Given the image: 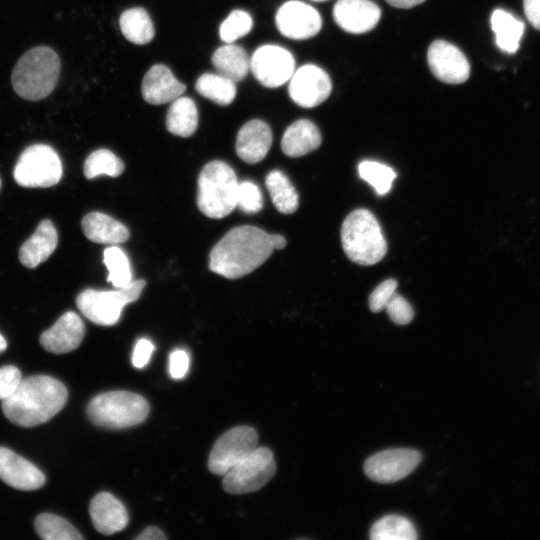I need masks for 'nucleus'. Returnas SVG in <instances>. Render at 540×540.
<instances>
[{"label": "nucleus", "mask_w": 540, "mask_h": 540, "mask_svg": "<svg viewBox=\"0 0 540 540\" xmlns=\"http://www.w3.org/2000/svg\"><path fill=\"white\" fill-rule=\"evenodd\" d=\"M211 61L218 74L235 83L243 80L250 70V59L246 50L232 43L216 49Z\"/></svg>", "instance_id": "nucleus-25"}, {"label": "nucleus", "mask_w": 540, "mask_h": 540, "mask_svg": "<svg viewBox=\"0 0 540 540\" xmlns=\"http://www.w3.org/2000/svg\"><path fill=\"white\" fill-rule=\"evenodd\" d=\"M39 537L45 540H79L83 536L66 519L50 514L38 515L34 522Z\"/></svg>", "instance_id": "nucleus-32"}, {"label": "nucleus", "mask_w": 540, "mask_h": 540, "mask_svg": "<svg viewBox=\"0 0 540 540\" xmlns=\"http://www.w3.org/2000/svg\"><path fill=\"white\" fill-rule=\"evenodd\" d=\"M147 400L130 391H109L91 399L87 415L97 426L122 429L138 425L149 414Z\"/></svg>", "instance_id": "nucleus-6"}, {"label": "nucleus", "mask_w": 540, "mask_h": 540, "mask_svg": "<svg viewBox=\"0 0 540 540\" xmlns=\"http://www.w3.org/2000/svg\"><path fill=\"white\" fill-rule=\"evenodd\" d=\"M275 473L273 452L267 447H257L223 475V488L235 495L254 492L265 486Z\"/></svg>", "instance_id": "nucleus-9"}, {"label": "nucleus", "mask_w": 540, "mask_h": 540, "mask_svg": "<svg viewBox=\"0 0 540 540\" xmlns=\"http://www.w3.org/2000/svg\"><path fill=\"white\" fill-rule=\"evenodd\" d=\"M421 460V453L414 449H387L370 456L364 464V472L375 482L393 483L412 473Z\"/></svg>", "instance_id": "nucleus-11"}, {"label": "nucleus", "mask_w": 540, "mask_h": 540, "mask_svg": "<svg viewBox=\"0 0 540 540\" xmlns=\"http://www.w3.org/2000/svg\"><path fill=\"white\" fill-rule=\"evenodd\" d=\"M61 72L58 54L48 46H36L25 52L15 64L11 82L16 94L28 101L48 97Z\"/></svg>", "instance_id": "nucleus-3"}, {"label": "nucleus", "mask_w": 540, "mask_h": 540, "mask_svg": "<svg viewBox=\"0 0 540 540\" xmlns=\"http://www.w3.org/2000/svg\"><path fill=\"white\" fill-rule=\"evenodd\" d=\"M68 391L56 378L33 375L22 378L16 390L2 400L6 418L21 427L47 422L66 404Z\"/></svg>", "instance_id": "nucleus-1"}, {"label": "nucleus", "mask_w": 540, "mask_h": 540, "mask_svg": "<svg viewBox=\"0 0 540 540\" xmlns=\"http://www.w3.org/2000/svg\"><path fill=\"white\" fill-rule=\"evenodd\" d=\"M22 375L20 370L13 365L0 368V400L8 398L17 388Z\"/></svg>", "instance_id": "nucleus-40"}, {"label": "nucleus", "mask_w": 540, "mask_h": 540, "mask_svg": "<svg viewBox=\"0 0 540 540\" xmlns=\"http://www.w3.org/2000/svg\"><path fill=\"white\" fill-rule=\"evenodd\" d=\"M253 26L250 14L243 10H234L219 27L220 39L225 43H233L247 35Z\"/></svg>", "instance_id": "nucleus-36"}, {"label": "nucleus", "mask_w": 540, "mask_h": 540, "mask_svg": "<svg viewBox=\"0 0 540 540\" xmlns=\"http://www.w3.org/2000/svg\"><path fill=\"white\" fill-rule=\"evenodd\" d=\"M63 174L56 151L46 144L27 147L19 156L13 176L16 183L27 188H46L56 185Z\"/></svg>", "instance_id": "nucleus-8"}, {"label": "nucleus", "mask_w": 540, "mask_h": 540, "mask_svg": "<svg viewBox=\"0 0 540 540\" xmlns=\"http://www.w3.org/2000/svg\"><path fill=\"white\" fill-rule=\"evenodd\" d=\"M523 8L529 23L540 30V0H523Z\"/></svg>", "instance_id": "nucleus-43"}, {"label": "nucleus", "mask_w": 540, "mask_h": 540, "mask_svg": "<svg viewBox=\"0 0 540 540\" xmlns=\"http://www.w3.org/2000/svg\"><path fill=\"white\" fill-rule=\"evenodd\" d=\"M58 243L57 230L49 219L42 220L35 232L19 250V260L27 268H35L54 252Z\"/></svg>", "instance_id": "nucleus-22"}, {"label": "nucleus", "mask_w": 540, "mask_h": 540, "mask_svg": "<svg viewBox=\"0 0 540 540\" xmlns=\"http://www.w3.org/2000/svg\"><path fill=\"white\" fill-rule=\"evenodd\" d=\"M0 479L24 491L41 488L46 481L43 472L27 459L0 446Z\"/></svg>", "instance_id": "nucleus-17"}, {"label": "nucleus", "mask_w": 540, "mask_h": 540, "mask_svg": "<svg viewBox=\"0 0 540 540\" xmlns=\"http://www.w3.org/2000/svg\"><path fill=\"white\" fill-rule=\"evenodd\" d=\"M321 144V134L317 126L307 120L293 122L284 132L281 148L290 157H300L316 150Z\"/></svg>", "instance_id": "nucleus-24"}, {"label": "nucleus", "mask_w": 540, "mask_h": 540, "mask_svg": "<svg viewBox=\"0 0 540 540\" xmlns=\"http://www.w3.org/2000/svg\"><path fill=\"white\" fill-rule=\"evenodd\" d=\"M427 61L433 75L447 84H461L470 75V64L463 52L445 40L433 41L427 51Z\"/></svg>", "instance_id": "nucleus-15"}, {"label": "nucleus", "mask_w": 540, "mask_h": 540, "mask_svg": "<svg viewBox=\"0 0 540 540\" xmlns=\"http://www.w3.org/2000/svg\"><path fill=\"white\" fill-rule=\"evenodd\" d=\"M257 431L250 426H237L222 434L214 443L208 458V468L224 475L239 461L256 449Z\"/></svg>", "instance_id": "nucleus-10"}, {"label": "nucleus", "mask_w": 540, "mask_h": 540, "mask_svg": "<svg viewBox=\"0 0 540 540\" xmlns=\"http://www.w3.org/2000/svg\"><path fill=\"white\" fill-rule=\"evenodd\" d=\"M119 26L124 37L136 45L149 43L155 34L153 22L142 7L125 10L119 18Z\"/></svg>", "instance_id": "nucleus-28"}, {"label": "nucleus", "mask_w": 540, "mask_h": 540, "mask_svg": "<svg viewBox=\"0 0 540 540\" xmlns=\"http://www.w3.org/2000/svg\"><path fill=\"white\" fill-rule=\"evenodd\" d=\"M85 325L78 314L68 311L40 336L41 346L48 352L64 354L75 350L82 342Z\"/></svg>", "instance_id": "nucleus-18"}, {"label": "nucleus", "mask_w": 540, "mask_h": 540, "mask_svg": "<svg viewBox=\"0 0 540 540\" xmlns=\"http://www.w3.org/2000/svg\"><path fill=\"white\" fill-rule=\"evenodd\" d=\"M331 90L329 75L313 64L303 65L294 71L288 87L291 99L304 108L320 105L329 97Z\"/></svg>", "instance_id": "nucleus-13"}, {"label": "nucleus", "mask_w": 540, "mask_h": 540, "mask_svg": "<svg viewBox=\"0 0 540 540\" xmlns=\"http://www.w3.org/2000/svg\"><path fill=\"white\" fill-rule=\"evenodd\" d=\"M273 250L271 234L255 226L235 227L211 250L209 268L225 278L237 279L262 265Z\"/></svg>", "instance_id": "nucleus-2"}, {"label": "nucleus", "mask_w": 540, "mask_h": 540, "mask_svg": "<svg viewBox=\"0 0 540 540\" xmlns=\"http://www.w3.org/2000/svg\"><path fill=\"white\" fill-rule=\"evenodd\" d=\"M1 186H2V182H1V178H0V190H1Z\"/></svg>", "instance_id": "nucleus-49"}, {"label": "nucleus", "mask_w": 540, "mask_h": 540, "mask_svg": "<svg viewBox=\"0 0 540 540\" xmlns=\"http://www.w3.org/2000/svg\"><path fill=\"white\" fill-rule=\"evenodd\" d=\"M189 355L185 350L177 349L169 356V374L173 379H182L189 369Z\"/></svg>", "instance_id": "nucleus-41"}, {"label": "nucleus", "mask_w": 540, "mask_h": 540, "mask_svg": "<svg viewBox=\"0 0 540 540\" xmlns=\"http://www.w3.org/2000/svg\"><path fill=\"white\" fill-rule=\"evenodd\" d=\"M124 171V163L112 151L98 149L92 152L84 162V175L93 179L101 174L117 177Z\"/></svg>", "instance_id": "nucleus-34"}, {"label": "nucleus", "mask_w": 540, "mask_h": 540, "mask_svg": "<svg viewBox=\"0 0 540 540\" xmlns=\"http://www.w3.org/2000/svg\"><path fill=\"white\" fill-rule=\"evenodd\" d=\"M388 4L396 8L408 9L423 3L425 0H386Z\"/></svg>", "instance_id": "nucleus-45"}, {"label": "nucleus", "mask_w": 540, "mask_h": 540, "mask_svg": "<svg viewBox=\"0 0 540 540\" xmlns=\"http://www.w3.org/2000/svg\"><path fill=\"white\" fill-rule=\"evenodd\" d=\"M167 537L158 527L149 526L140 535L136 536L137 540H165Z\"/></svg>", "instance_id": "nucleus-44"}, {"label": "nucleus", "mask_w": 540, "mask_h": 540, "mask_svg": "<svg viewBox=\"0 0 540 540\" xmlns=\"http://www.w3.org/2000/svg\"><path fill=\"white\" fill-rule=\"evenodd\" d=\"M84 235L90 241L99 244H120L129 239L125 225L101 212H91L81 221Z\"/></svg>", "instance_id": "nucleus-23"}, {"label": "nucleus", "mask_w": 540, "mask_h": 540, "mask_svg": "<svg viewBox=\"0 0 540 540\" xmlns=\"http://www.w3.org/2000/svg\"><path fill=\"white\" fill-rule=\"evenodd\" d=\"M103 263L108 270L107 281L114 287L124 288L133 281L129 259L121 248H106L103 251Z\"/></svg>", "instance_id": "nucleus-33"}, {"label": "nucleus", "mask_w": 540, "mask_h": 540, "mask_svg": "<svg viewBox=\"0 0 540 540\" xmlns=\"http://www.w3.org/2000/svg\"><path fill=\"white\" fill-rule=\"evenodd\" d=\"M250 69L260 84L276 88L290 80L295 71V60L293 55L281 46L263 45L253 53Z\"/></svg>", "instance_id": "nucleus-12"}, {"label": "nucleus", "mask_w": 540, "mask_h": 540, "mask_svg": "<svg viewBox=\"0 0 540 540\" xmlns=\"http://www.w3.org/2000/svg\"><path fill=\"white\" fill-rule=\"evenodd\" d=\"M490 23L497 47L505 53L514 54L524 33V23L503 9L493 11Z\"/></svg>", "instance_id": "nucleus-26"}, {"label": "nucleus", "mask_w": 540, "mask_h": 540, "mask_svg": "<svg viewBox=\"0 0 540 540\" xmlns=\"http://www.w3.org/2000/svg\"><path fill=\"white\" fill-rule=\"evenodd\" d=\"M198 126V110L193 99L178 97L172 101L166 116L167 130L179 137H189Z\"/></svg>", "instance_id": "nucleus-27"}, {"label": "nucleus", "mask_w": 540, "mask_h": 540, "mask_svg": "<svg viewBox=\"0 0 540 540\" xmlns=\"http://www.w3.org/2000/svg\"><path fill=\"white\" fill-rule=\"evenodd\" d=\"M275 22L282 35L294 40L311 38L322 27L318 11L298 0H290L281 5L276 13Z\"/></svg>", "instance_id": "nucleus-14"}, {"label": "nucleus", "mask_w": 540, "mask_h": 540, "mask_svg": "<svg viewBox=\"0 0 540 540\" xmlns=\"http://www.w3.org/2000/svg\"><path fill=\"white\" fill-rule=\"evenodd\" d=\"M385 309L390 319L398 325L409 324L414 317L412 306L396 292Z\"/></svg>", "instance_id": "nucleus-38"}, {"label": "nucleus", "mask_w": 540, "mask_h": 540, "mask_svg": "<svg viewBox=\"0 0 540 540\" xmlns=\"http://www.w3.org/2000/svg\"><path fill=\"white\" fill-rule=\"evenodd\" d=\"M397 282L394 279H387L380 283L369 296V306L372 312L384 310L390 299L396 292Z\"/></svg>", "instance_id": "nucleus-39"}, {"label": "nucleus", "mask_w": 540, "mask_h": 540, "mask_svg": "<svg viewBox=\"0 0 540 540\" xmlns=\"http://www.w3.org/2000/svg\"><path fill=\"white\" fill-rule=\"evenodd\" d=\"M313 1L320 2V1H326V0H313Z\"/></svg>", "instance_id": "nucleus-48"}, {"label": "nucleus", "mask_w": 540, "mask_h": 540, "mask_svg": "<svg viewBox=\"0 0 540 540\" xmlns=\"http://www.w3.org/2000/svg\"><path fill=\"white\" fill-rule=\"evenodd\" d=\"M89 513L94 528L104 535L123 530L129 519L123 503L108 492H100L93 497Z\"/></svg>", "instance_id": "nucleus-21"}, {"label": "nucleus", "mask_w": 540, "mask_h": 540, "mask_svg": "<svg viewBox=\"0 0 540 540\" xmlns=\"http://www.w3.org/2000/svg\"><path fill=\"white\" fill-rule=\"evenodd\" d=\"M333 17L344 31L362 34L377 25L381 10L371 0H338L333 8Z\"/></svg>", "instance_id": "nucleus-16"}, {"label": "nucleus", "mask_w": 540, "mask_h": 540, "mask_svg": "<svg viewBox=\"0 0 540 540\" xmlns=\"http://www.w3.org/2000/svg\"><path fill=\"white\" fill-rule=\"evenodd\" d=\"M358 172L378 195L387 194L396 178V173L391 167L377 161H362L358 166Z\"/></svg>", "instance_id": "nucleus-35"}, {"label": "nucleus", "mask_w": 540, "mask_h": 540, "mask_svg": "<svg viewBox=\"0 0 540 540\" xmlns=\"http://www.w3.org/2000/svg\"><path fill=\"white\" fill-rule=\"evenodd\" d=\"M7 347V341L4 336L0 333V353L3 352Z\"/></svg>", "instance_id": "nucleus-47"}, {"label": "nucleus", "mask_w": 540, "mask_h": 540, "mask_svg": "<svg viewBox=\"0 0 540 540\" xmlns=\"http://www.w3.org/2000/svg\"><path fill=\"white\" fill-rule=\"evenodd\" d=\"M238 180L225 162L206 164L198 178L197 205L209 218L220 219L232 212L237 204Z\"/></svg>", "instance_id": "nucleus-5"}, {"label": "nucleus", "mask_w": 540, "mask_h": 540, "mask_svg": "<svg viewBox=\"0 0 540 540\" xmlns=\"http://www.w3.org/2000/svg\"><path fill=\"white\" fill-rule=\"evenodd\" d=\"M272 144V131L269 125L252 119L239 130L236 138V153L246 163L260 162L267 155Z\"/></svg>", "instance_id": "nucleus-20"}, {"label": "nucleus", "mask_w": 540, "mask_h": 540, "mask_svg": "<svg viewBox=\"0 0 540 540\" xmlns=\"http://www.w3.org/2000/svg\"><path fill=\"white\" fill-rule=\"evenodd\" d=\"M186 86L176 79L171 70L163 65H153L145 74L141 92L143 99L152 105L171 102L185 92Z\"/></svg>", "instance_id": "nucleus-19"}, {"label": "nucleus", "mask_w": 540, "mask_h": 540, "mask_svg": "<svg viewBox=\"0 0 540 540\" xmlns=\"http://www.w3.org/2000/svg\"><path fill=\"white\" fill-rule=\"evenodd\" d=\"M417 537L413 523L400 515L383 516L370 529L372 540H414Z\"/></svg>", "instance_id": "nucleus-31"}, {"label": "nucleus", "mask_w": 540, "mask_h": 540, "mask_svg": "<svg viewBox=\"0 0 540 540\" xmlns=\"http://www.w3.org/2000/svg\"><path fill=\"white\" fill-rule=\"evenodd\" d=\"M154 349L155 346L150 340L146 338L139 339L134 346L132 354L133 366L139 369L145 367L150 361Z\"/></svg>", "instance_id": "nucleus-42"}, {"label": "nucleus", "mask_w": 540, "mask_h": 540, "mask_svg": "<svg viewBox=\"0 0 540 540\" xmlns=\"http://www.w3.org/2000/svg\"><path fill=\"white\" fill-rule=\"evenodd\" d=\"M236 206L245 213L260 211L263 207V199L259 187L250 181L239 183Z\"/></svg>", "instance_id": "nucleus-37"}, {"label": "nucleus", "mask_w": 540, "mask_h": 540, "mask_svg": "<svg viewBox=\"0 0 540 540\" xmlns=\"http://www.w3.org/2000/svg\"><path fill=\"white\" fill-rule=\"evenodd\" d=\"M341 242L347 257L363 266L378 263L387 251L381 227L375 216L366 209H357L345 218Z\"/></svg>", "instance_id": "nucleus-4"}, {"label": "nucleus", "mask_w": 540, "mask_h": 540, "mask_svg": "<svg viewBox=\"0 0 540 540\" xmlns=\"http://www.w3.org/2000/svg\"><path fill=\"white\" fill-rule=\"evenodd\" d=\"M265 183L271 200L279 212L291 214L297 210L298 194L282 171H270L266 176Z\"/></svg>", "instance_id": "nucleus-29"}, {"label": "nucleus", "mask_w": 540, "mask_h": 540, "mask_svg": "<svg viewBox=\"0 0 540 540\" xmlns=\"http://www.w3.org/2000/svg\"><path fill=\"white\" fill-rule=\"evenodd\" d=\"M271 243L274 249H283L286 246V239L278 234L271 235Z\"/></svg>", "instance_id": "nucleus-46"}, {"label": "nucleus", "mask_w": 540, "mask_h": 540, "mask_svg": "<svg viewBox=\"0 0 540 540\" xmlns=\"http://www.w3.org/2000/svg\"><path fill=\"white\" fill-rule=\"evenodd\" d=\"M195 89L200 95L220 106L231 104L236 96L235 82L220 74H202L195 83Z\"/></svg>", "instance_id": "nucleus-30"}, {"label": "nucleus", "mask_w": 540, "mask_h": 540, "mask_svg": "<svg viewBox=\"0 0 540 540\" xmlns=\"http://www.w3.org/2000/svg\"><path fill=\"white\" fill-rule=\"evenodd\" d=\"M145 285V280L138 279L118 290L86 289L78 294L76 305L93 323L111 326L119 321L124 306L139 298Z\"/></svg>", "instance_id": "nucleus-7"}]
</instances>
